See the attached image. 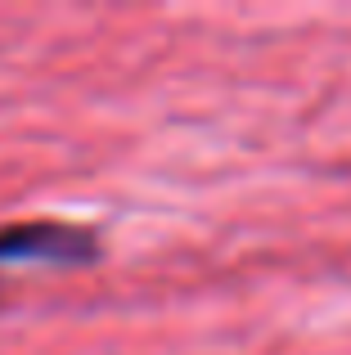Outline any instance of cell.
I'll return each instance as SVG.
<instances>
[{"label": "cell", "instance_id": "6da1fadb", "mask_svg": "<svg viewBox=\"0 0 351 355\" xmlns=\"http://www.w3.org/2000/svg\"><path fill=\"white\" fill-rule=\"evenodd\" d=\"M99 261L95 230L72 220H5L0 225V284L27 266H90Z\"/></svg>", "mask_w": 351, "mask_h": 355}]
</instances>
